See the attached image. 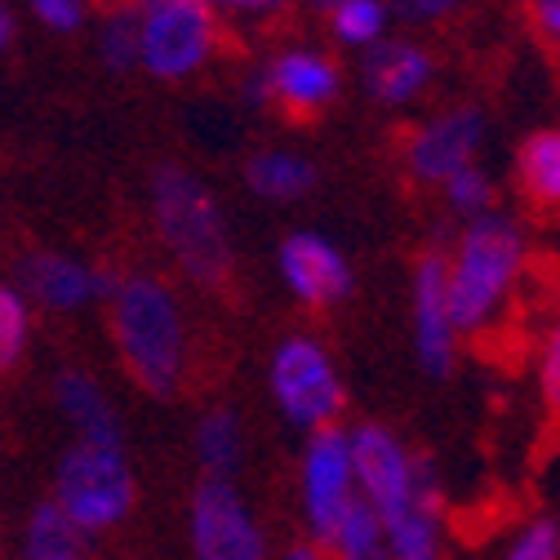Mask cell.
<instances>
[{"label": "cell", "mask_w": 560, "mask_h": 560, "mask_svg": "<svg viewBox=\"0 0 560 560\" xmlns=\"http://www.w3.org/2000/svg\"><path fill=\"white\" fill-rule=\"evenodd\" d=\"M112 303V334L138 387L170 396L187 365V325L174 290L156 276H120Z\"/></svg>", "instance_id": "cell-1"}, {"label": "cell", "mask_w": 560, "mask_h": 560, "mask_svg": "<svg viewBox=\"0 0 560 560\" xmlns=\"http://www.w3.org/2000/svg\"><path fill=\"white\" fill-rule=\"evenodd\" d=\"M152 214L174 262L196 285H223L232 271V236L214 191L191 170L165 165L152 178Z\"/></svg>", "instance_id": "cell-2"}, {"label": "cell", "mask_w": 560, "mask_h": 560, "mask_svg": "<svg viewBox=\"0 0 560 560\" xmlns=\"http://www.w3.org/2000/svg\"><path fill=\"white\" fill-rule=\"evenodd\" d=\"M521 267H525V236L512 219L480 214L467 223L458 254L450 258V312L458 334H476L499 316Z\"/></svg>", "instance_id": "cell-3"}, {"label": "cell", "mask_w": 560, "mask_h": 560, "mask_svg": "<svg viewBox=\"0 0 560 560\" xmlns=\"http://www.w3.org/2000/svg\"><path fill=\"white\" fill-rule=\"evenodd\" d=\"M54 503L72 516L90 538L116 529L133 512V471L120 445L77 441L58 463Z\"/></svg>", "instance_id": "cell-4"}, {"label": "cell", "mask_w": 560, "mask_h": 560, "mask_svg": "<svg viewBox=\"0 0 560 560\" xmlns=\"http://www.w3.org/2000/svg\"><path fill=\"white\" fill-rule=\"evenodd\" d=\"M271 396L294 428L320 432L342 413V378L325 347L307 334H290L271 357Z\"/></svg>", "instance_id": "cell-5"}, {"label": "cell", "mask_w": 560, "mask_h": 560, "mask_svg": "<svg viewBox=\"0 0 560 560\" xmlns=\"http://www.w3.org/2000/svg\"><path fill=\"white\" fill-rule=\"evenodd\" d=\"M352 454H357V480H361V499L387 521L409 512L423 494H436L432 463L413 458L396 432L378 423H361L352 432Z\"/></svg>", "instance_id": "cell-6"}, {"label": "cell", "mask_w": 560, "mask_h": 560, "mask_svg": "<svg viewBox=\"0 0 560 560\" xmlns=\"http://www.w3.org/2000/svg\"><path fill=\"white\" fill-rule=\"evenodd\" d=\"M143 10V67L161 81L200 72L214 54L219 23L205 0H138Z\"/></svg>", "instance_id": "cell-7"}, {"label": "cell", "mask_w": 560, "mask_h": 560, "mask_svg": "<svg viewBox=\"0 0 560 560\" xmlns=\"http://www.w3.org/2000/svg\"><path fill=\"white\" fill-rule=\"evenodd\" d=\"M357 454H352V432L342 428H320L307 436L303 450V516L316 542H334L338 525L361 503L357 494Z\"/></svg>", "instance_id": "cell-8"}, {"label": "cell", "mask_w": 560, "mask_h": 560, "mask_svg": "<svg viewBox=\"0 0 560 560\" xmlns=\"http://www.w3.org/2000/svg\"><path fill=\"white\" fill-rule=\"evenodd\" d=\"M196 560H267V534L228 476H205L191 499Z\"/></svg>", "instance_id": "cell-9"}, {"label": "cell", "mask_w": 560, "mask_h": 560, "mask_svg": "<svg viewBox=\"0 0 560 560\" xmlns=\"http://www.w3.org/2000/svg\"><path fill=\"white\" fill-rule=\"evenodd\" d=\"M454 312H450V258L428 254L413 271V347L432 378L454 370Z\"/></svg>", "instance_id": "cell-10"}, {"label": "cell", "mask_w": 560, "mask_h": 560, "mask_svg": "<svg viewBox=\"0 0 560 560\" xmlns=\"http://www.w3.org/2000/svg\"><path fill=\"white\" fill-rule=\"evenodd\" d=\"M280 280L307 307H334L352 294V267L334 241L316 232H294L280 241Z\"/></svg>", "instance_id": "cell-11"}, {"label": "cell", "mask_w": 560, "mask_h": 560, "mask_svg": "<svg viewBox=\"0 0 560 560\" xmlns=\"http://www.w3.org/2000/svg\"><path fill=\"white\" fill-rule=\"evenodd\" d=\"M480 138H485V116L476 107H458V112H445L418 129L405 148V161H409L413 178L450 183L458 170L476 165Z\"/></svg>", "instance_id": "cell-12"}, {"label": "cell", "mask_w": 560, "mask_h": 560, "mask_svg": "<svg viewBox=\"0 0 560 560\" xmlns=\"http://www.w3.org/2000/svg\"><path fill=\"white\" fill-rule=\"evenodd\" d=\"M19 280H23V294L49 312H77L94 299H112L120 285V276L94 271L67 254H32L19 267Z\"/></svg>", "instance_id": "cell-13"}, {"label": "cell", "mask_w": 560, "mask_h": 560, "mask_svg": "<svg viewBox=\"0 0 560 560\" xmlns=\"http://www.w3.org/2000/svg\"><path fill=\"white\" fill-rule=\"evenodd\" d=\"M271 98H280L290 112H320L338 94V67L325 54L312 49H290L267 67Z\"/></svg>", "instance_id": "cell-14"}, {"label": "cell", "mask_w": 560, "mask_h": 560, "mask_svg": "<svg viewBox=\"0 0 560 560\" xmlns=\"http://www.w3.org/2000/svg\"><path fill=\"white\" fill-rule=\"evenodd\" d=\"M436 72V62L428 49H418L409 40H378L365 54V90L378 103H409Z\"/></svg>", "instance_id": "cell-15"}, {"label": "cell", "mask_w": 560, "mask_h": 560, "mask_svg": "<svg viewBox=\"0 0 560 560\" xmlns=\"http://www.w3.org/2000/svg\"><path fill=\"white\" fill-rule=\"evenodd\" d=\"M58 409H62L67 423H72L77 441L120 445V418H116L112 400L103 396V387L85 370H62L58 374Z\"/></svg>", "instance_id": "cell-16"}, {"label": "cell", "mask_w": 560, "mask_h": 560, "mask_svg": "<svg viewBox=\"0 0 560 560\" xmlns=\"http://www.w3.org/2000/svg\"><path fill=\"white\" fill-rule=\"evenodd\" d=\"M516 183L529 205L560 209V129L529 133L516 152Z\"/></svg>", "instance_id": "cell-17"}, {"label": "cell", "mask_w": 560, "mask_h": 560, "mask_svg": "<svg viewBox=\"0 0 560 560\" xmlns=\"http://www.w3.org/2000/svg\"><path fill=\"white\" fill-rule=\"evenodd\" d=\"M85 542H90V534L58 503H40L27 521L19 560H85Z\"/></svg>", "instance_id": "cell-18"}, {"label": "cell", "mask_w": 560, "mask_h": 560, "mask_svg": "<svg viewBox=\"0 0 560 560\" xmlns=\"http://www.w3.org/2000/svg\"><path fill=\"white\" fill-rule=\"evenodd\" d=\"M387 556L392 560H441V508H436V494H423L409 512L387 521Z\"/></svg>", "instance_id": "cell-19"}, {"label": "cell", "mask_w": 560, "mask_h": 560, "mask_svg": "<svg viewBox=\"0 0 560 560\" xmlns=\"http://www.w3.org/2000/svg\"><path fill=\"white\" fill-rule=\"evenodd\" d=\"M245 183L262 200H299L312 191L316 170H312V161H303L294 152H258L245 165Z\"/></svg>", "instance_id": "cell-20"}, {"label": "cell", "mask_w": 560, "mask_h": 560, "mask_svg": "<svg viewBox=\"0 0 560 560\" xmlns=\"http://www.w3.org/2000/svg\"><path fill=\"white\" fill-rule=\"evenodd\" d=\"M196 454L209 476H232L245 454V432L232 409H209L196 423Z\"/></svg>", "instance_id": "cell-21"}, {"label": "cell", "mask_w": 560, "mask_h": 560, "mask_svg": "<svg viewBox=\"0 0 560 560\" xmlns=\"http://www.w3.org/2000/svg\"><path fill=\"white\" fill-rule=\"evenodd\" d=\"M98 49L112 72H129V67H143V10L138 5H120L103 19L98 32Z\"/></svg>", "instance_id": "cell-22"}, {"label": "cell", "mask_w": 560, "mask_h": 560, "mask_svg": "<svg viewBox=\"0 0 560 560\" xmlns=\"http://www.w3.org/2000/svg\"><path fill=\"white\" fill-rule=\"evenodd\" d=\"M329 23H334V36L342 45L374 49L383 40V27H387V5L383 0H338L329 10Z\"/></svg>", "instance_id": "cell-23"}, {"label": "cell", "mask_w": 560, "mask_h": 560, "mask_svg": "<svg viewBox=\"0 0 560 560\" xmlns=\"http://www.w3.org/2000/svg\"><path fill=\"white\" fill-rule=\"evenodd\" d=\"M32 299L14 285H0V370L14 365L27 347V334H32Z\"/></svg>", "instance_id": "cell-24"}, {"label": "cell", "mask_w": 560, "mask_h": 560, "mask_svg": "<svg viewBox=\"0 0 560 560\" xmlns=\"http://www.w3.org/2000/svg\"><path fill=\"white\" fill-rule=\"evenodd\" d=\"M378 547H387V525H383V516L361 499L352 512H347V521L338 525L329 551H334V556H357V551H378Z\"/></svg>", "instance_id": "cell-25"}, {"label": "cell", "mask_w": 560, "mask_h": 560, "mask_svg": "<svg viewBox=\"0 0 560 560\" xmlns=\"http://www.w3.org/2000/svg\"><path fill=\"white\" fill-rule=\"evenodd\" d=\"M441 187H445L450 209H454V214H463V219H480V214H489V205H494V183H489V174L476 170V165L458 170V174H454L450 183H441Z\"/></svg>", "instance_id": "cell-26"}, {"label": "cell", "mask_w": 560, "mask_h": 560, "mask_svg": "<svg viewBox=\"0 0 560 560\" xmlns=\"http://www.w3.org/2000/svg\"><path fill=\"white\" fill-rule=\"evenodd\" d=\"M503 560H560V525L551 516L521 529V538L508 547Z\"/></svg>", "instance_id": "cell-27"}, {"label": "cell", "mask_w": 560, "mask_h": 560, "mask_svg": "<svg viewBox=\"0 0 560 560\" xmlns=\"http://www.w3.org/2000/svg\"><path fill=\"white\" fill-rule=\"evenodd\" d=\"M538 387H542V405H547V413L560 418V320L551 325V334H547V342H542Z\"/></svg>", "instance_id": "cell-28"}, {"label": "cell", "mask_w": 560, "mask_h": 560, "mask_svg": "<svg viewBox=\"0 0 560 560\" xmlns=\"http://www.w3.org/2000/svg\"><path fill=\"white\" fill-rule=\"evenodd\" d=\"M32 10L49 32H77L85 23V0H32Z\"/></svg>", "instance_id": "cell-29"}, {"label": "cell", "mask_w": 560, "mask_h": 560, "mask_svg": "<svg viewBox=\"0 0 560 560\" xmlns=\"http://www.w3.org/2000/svg\"><path fill=\"white\" fill-rule=\"evenodd\" d=\"M463 5V0H396V10L405 19H418V23H432V19H445Z\"/></svg>", "instance_id": "cell-30"}, {"label": "cell", "mask_w": 560, "mask_h": 560, "mask_svg": "<svg viewBox=\"0 0 560 560\" xmlns=\"http://www.w3.org/2000/svg\"><path fill=\"white\" fill-rule=\"evenodd\" d=\"M280 560H338L325 542H316V538H307V542H294L290 551H280Z\"/></svg>", "instance_id": "cell-31"}, {"label": "cell", "mask_w": 560, "mask_h": 560, "mask_svg": "<svg viewBox=\"0 0 560 560\" xmlns=\"http://www.w3.org/2000/svg\"><path fill=\"white\" fill-rule=\"evenodd\" d=\"M534 14H538V23H542V32L560 45V0H534Z\"/></svg>", "instance_id": "cell-32"}, {"label": "cell", "mask_w": 560, "mask_h": 560, "mask_svg": "<svg viewBox=\"0 0 560 560\" xmlns=\"http://www.w3.org/2000/svg\"><path fill=\"white\" fill-rule=\"evenodd\" d=\"M223 5L228 10H236V14H276V10H285L290 5V0H223Z\"/></svg>", "instance_id": "cell-33"}, {"label": "cell", "mask_w": 560, "mask_h": 560, "mask_svg": "<svg viewBox=\"0 0 560 560\" xmlns=\"http://www.w3.org/2000/svg\"><path fill=\"white\" fill-rule=\"evenodd\" d=\"M10 36H14V19H10V10L0 5V49L10 45Z\"/></svg>", "instance_id": "cell-34"}, {"label": "cell", "mask_w": 560, "mask_h": 560, "mask_svg": "<svg viewBox=\"0 0 560 560\" xmlns=\"http://www.w3.org/2000/svg\"><path fill=\"white\" fill-rule=\"evenodd\" d=\"M338 560H392V556H387V547H378V551H357V556H338Z\"/></svg>", "instance_id": "cell-35"}, {"label": "cell", "mask_w": 560, "mask_h": 560, "mask_svg": "<svg viewBox=\"0 0 560 560\" xmlns=\"http://www.w3.org/2000/svg\"><path fill=\"white\" fill-rule=\"evenodd\" d=\"M312 5H316V10H334V5H338V0H312Z\"/></svg>", "instance_id": "cell-36"}, {"label": "cell", "mask_w": 560, "mask_h": 560, "mask_svg": "<svg viewBox=\"0 0 560 560\" xmlns=\"http://www.w3.org/2000/svg\"><path fill=\"white\" fill-rule=\"evenodd\" d=\"M205 5H209V0H205Z\"/></svg>", "instance_id": "cell-37"}]
</instances>
